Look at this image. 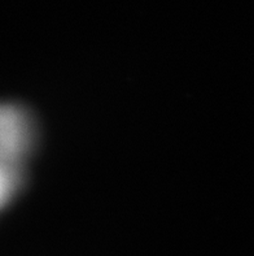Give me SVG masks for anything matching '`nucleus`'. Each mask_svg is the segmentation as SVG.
I'll use <instances>...</instances> for the list:
<instances>
[{
  "mask_svg": "<svg viewBox=\"0 0 254 256\" xmlns=\"http://www.w3.org/2000/svg\"><path fill=\"white\" fill-rule=\"evenodd\" d=\"M38 140L31 112L16 103L0 104V162L22 168Z\"/></svg>",
  "mask_w": 254,
  "mask_h": 256,
  "instance_id": "obj_1",
  "label": "nucleus"
},
{
  "mask_svg": "<svg viewBox=\"0 0 254 256\" xmlns=\"http://www.w3.org/2000/svg\"><path fill=\"white\" fill-rule=\"evenodd\" d=\"M22 182V168L0 162V210L19 192Z\"/></svg>",
  "mask_w": 254,
  "mask_h": 256,
  "instance_id": "obj_2",
  "label": "nucleus"
}]
</instances>
